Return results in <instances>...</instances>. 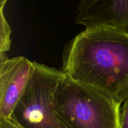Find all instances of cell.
I'll list each match as a JSON object with an SVG mask.
<instances>
[{"label": "cell", "mask_w": 128, "mask_h": 128, "mask_svg": "<svg viewBox=\"0 0 128 128\" xmlns=\"http://www.w3.org/2000/svg\"><path fill=\"white\" fill-rule=\"evenodd\" d=\"M33 66V61L24 56L10 59L6 53H0V119L11 118Z\"/></svg>", "instance_id": "obj_4"}, {"label": "cell", "mask_w": 128, "mask_h": 128, "mask_svg": "<svg viewBox=\"0 0 128 128\" xmlns=\"http://www.w3.org/2000/svg\"><path fill=\"white\" fill-rule=\"evenodd\" d=\"M120 128H128V98L124 101L123 105L121 108Z\"/></svg>", "instance_id": "obj_7"}, {"label": "cell", "mask_w": 128, "mask_h": 128, "mask_svg": "<svg viewBox=\"0 0 128 128\" xmlns=\"http://www.w3.org/2000/svg\"><path fill=\"white\" fill-rule=\"evenodd\" d=\"M75 21L87 30L108 29L128 34V0H82Z\"/></svg>", "instance_id": "obj_5"}, {"label": "cell", "mask_w": 128, "mask_h": 128, "mask_svg": "<svg viewBox=\"0 0 128 128\" xmlns=\"http://www.w3.org/2000/svg\"><path fill=\"white\" fill-rule=\"evenodd\" d=\"M121 105L65 73L53 101L56 118L65 128H120Z\"/></svg>", "instance_id": "obj_2"}, {"label": "cell", "mask_w": 128, "mask_h": 128, "mask_svg": "<svg viewBox=\"0 0 128 128\" xmlns=\"http://www.w3.org/2000/svg\"><path fill=\"white\" fill-rule=\"evenodd\" d=\"M6 2V0L0 1V53H6L11 48L12 30L4 13Z\"/></svg>", "instance_id": "obj_6"}, {"label": "cell", "mask_w": 128, "mask_h": 128, "mask_svg": "<svg viewBox=\"0 0 128 128\" xmlns=\"http://www.w3.org/2000/svg\"><path fill=\"white\" fill-rule=\"evenodd\" d=\"M61 71L121 104L128 98V34L86 29L65 46Z\"/></svg>", "instance_id": "obj_1"}, {"label": "cell", "mask_w": 128, "mask_h": 128, "mask_svg": "<svg viewBox=\"0 0 128 128\" xmlns=\"http://www.w3.org/2000/svg\"><path fill=\"white\" fill-rule=\"evenodd\" d=\"M0 128H22L11 118L0 119Z\"/></svg>", "instance_id": "obj_8"}, {"label": "cell", "mask_w": 128, "mask_h": 128, "mask_svg": "<svg viewBox=\"0 0 128 128\" xmlns=\"http://www.w3.org/2000/svg\"><path fill=\"white\" fill-rule=\"evenodd\" d=\"M33 65L11 119L22 128H65L56 118L53 108L55 92L64 73L36 61Z\"/></svg>", "instance_id": "obj_3"}]
</instances>
